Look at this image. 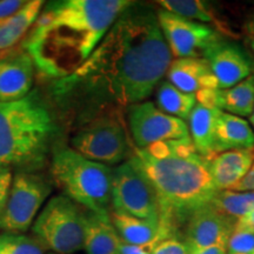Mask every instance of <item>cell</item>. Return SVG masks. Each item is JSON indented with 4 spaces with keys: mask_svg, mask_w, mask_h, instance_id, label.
<instances>
[{
    "mask_svg": "<svg viewBox=\"0 0 254 254\" xmlns=\"http://www.w3.org/2000/svg\"><path fill=\"white\" fill-rule=\"evenodd\" d=\"M172 64V53L159 26L157 11L132 2L107 32L84 65L59 80L62 95L81 90L95 99L129 107L159 86Z\"/></svg>",
    "mask_w": 254,
    "mask_h": 254,
    "instance_id": "6da1fadb",
    "label": "cell"
},
{
    "mask_svg": "<svg viewBox=\"0 0 254 254\" xmlns=\"http://www.w3.org/2000/svg\"><path fill=\"white\" fill-rule=\"evenodd\" d=\"M133 1L57 0L47 2L24 39L23 49L43 77L65 79L90 58Z\"/></svg>",
    "mask_w": 254,
    "mask_h": 254,
    "instance_id": "7a4b0ae2",
    "label": "cell"
},
{
    "mask_svg": "<svg viewBox=\"0 0 254 254\" xmlns=\"http://www.w3.org/2000/svg\"><path fill=\"white\" fill-rule=\"evenodd\" d=\"M157 193L161 208L160 224L177 236L190 215L213 201L217 189L209 168L211 159L198 153H173L172 141L147 148H133L131 155Z\"/></svg>",
    "mask_w": 254,
    "mask_h": 254,
    "instance_id": "3957f363",
    "label": "cell"
},
{
    "mask_svg": "<svg viewBox=\"0 0 254 254\" xmlns=\"http://www.w3.org/2000/svg\"><path fill=\"white\" fill-rule=\"evenodd\" d=\"M56 125L37 91L0 103V168L34 170L45 159Z\"/></svg>",
    "mask_w": 254,
    "mask_h": 254,
    "instance_id": "277c9868",
    "label": "cell"
},
{
    "mask_svg": "<svg viewBox=\"0 0 254 254\" xmlns=\"http://www.w3.org/2000/svg\"><path fill=\"white\" fill-rule=\"evenodd\" d=\"M51 174L65 195L93 213L112 212L113 168L88 160L68 146L52 155Z\"/></svg>",
    "mask_w": 254,
    "mask_h": 254,
    "instance_id": "5b68a950",
    "label": "cell"
},
{
    "mask_svg": "<svg viewBox=\"0 0 254 254\" xmlns=\"http://www.w3.org/2000/svg\"><path fill=\"white\" fill-rule=\"evenodd\" d=\"M32 232L52 253H77L84 245V209L66 195L53 196L34 220Z\"/></svg>",
    "mask_w": 254,
    "mask_h": 254,
    "instance_id": "8992f818",
    "label": "cell"
},
{
    "mask_svg": "<svg viewBox=\"0 0 254 254\" xmlns=\"http://www.w3.org/2000/svg\"><path fill=\"white\" fill-rule=\"evenodd\" d=\"M71 145L84 158L110 167L123 164L131 153L126 129L116 113L88 120L72 136Z\"/></svg>",
    "mask_w": 254,
    "mask_h": 254,
    "instance_id": "52a82bcc",
    "label": "cell"
},
{
    "mask_svg": "<svg viewBox=\"0 0 254 254\" xmlns=\"http://www.w3.org/2000/svg\"><path fill=\"white\" fill-rule=\"evenodd\" d=\"M112 211L153 222L161 220L157 193L131 157L113 168Z\"/></svg>",
    "mask_w": 254,
    "mask_h": 254,
    "instance_id": "ba28073f",
    "label": "cell"
},
{
    "mask_svg": "<svg viewBox=\"0 0 254 254\" xmlns=\"http://www.w3.org/2000/svg\"><path fill=\"white\" fill-rule=\"evenodd\" d=\"M52 192V186L40 174L20 171L13 177L0 228L6 233L21 234L34 222L41 206Z\"/></svg>",
    "mask_w": 254,
    "mask_h": 254,
    "instance_id": "9c48e42d",
    "label": "cell"
},
{
    "mask_svg": "<svg viewBox=\"0 0 254 254\" xmlns=\"http://www.w3.org/2000/svg\"><path fill=\"white\" fill-rule=\"evenodd\" d=\"M128 125L136 148L190 138L185 120L164 113L152 101H142L128 107Z\"/></svg>",
    "mask_w": 254,
    "mask_h": 254,
    "instance_id": "30bf717a",
    "label": "cell"
},
{
    "mask_svg": "<svg viewBox=\"0 0 254 254\" xmlns=\"http://www.w3.org/2000/svg\"><path fill=\"white\" fill-rule=\"evenodd\" d=\"M159 26L172 57L202 58L205 51L222 37L209 25L190 20L160 8L157 11Z\"/></svg>",
    "mask_w": 254,
    "mask_h": 254,
    "instance_id": "8fae6325",
    "label": "cell"
},
{
    "mask_svg": "<svg viewBox=\"0 0 254 254\" xmlns=\"http://www.w3.org/2000/svg\"><path fill=\"white\" fill-rule=\"evenodd\" d=\"M217 78L219 90H227L254 73V60L237 41L220 37L202 56Z\"/></svg>",
    "mask_w": 254,
    "mask_h": 254,
    "instance_id": "7c38bea8",
    "label": "cell"
},
{
    "mask_svg": "<svg viewBox=\"0 0 254 254\" xmlns=\"http://www.w3.org/2000/svg\"><path fill=\"white\" fill-rule=\"evenodd\" d=\"M238 219L222 213L209 204L198 209L185 224L184 243L190 250L205 249L219 244L228 245Z\"/></svg>",
    "mask_w": 254,
    "mask_h": 254,
    "instance_id": "4fadbf2b",
    "label": "cell"
},
{
    "mask_svg": "<svg viewBox=\"0 0 254 254\" xmlns=\"http://www.w3.org/2000/svg\"><path fill=\"white\" fill-rule=\"evenodd\" d=\"M36 66L24 49L0 56V103L20 100L31 93Z\"/></svg>",
    "mask_w": 254,
    "mask_h": 254,
    "instance_id": "5bb4252c",
    "label": "cell"
},
{
    "mask_svg": "<svg viewBox=\"0 0 254 254\" xmlns=\"http://www.w3.org/2000/svg\"><path fill=\"white\" fill-rule=\"evenodd\" d=\"M167 79L180 91L196 93L201 90H218L217 78L204 58H179L172 60Z\"/></svg>",
    "mask_w": 254,
    "mask_h": 254,
    "instance_id": "9a60e30c",
    "label": "cell"
},
{
    "mask_svg": "<svg viewBox=\"0 0 254 254\" xmlns=\"http://www.w3.org/2000/svg\"><path fill=\"white\" fill-rule=\"evenodd\" d=\"M123 240L110 217L84 211V245L86 254H119Z\"/></svg>",
    "mask_w": 254,
    "mask_h": 254,
    "instance_id": "2e32d148",
    "label": "cell"
},
{
    "mask_svg": "<svg viewBox=\"0 0 254 254\" xmlns=\"http://www.w3.org/2000/svg\"><path fill=\"white\" fill-rule=\"evenodd\" d=\"M110 218L120 239L129 245H147L176 237L172 231L163 226L160 222L144 220L113 211L111 212Z\"/></svg>",
    "mask_w": 254,
    "mask_h": 254,
    "instance_id": "e0dca14e",
    "label": "cell"
},
{
    "mask_svg": "<svg viewBox=\"0 0 254 254\" xmlns=\"http://www.w3.org/2000/svg\"><path fill=\"white\" fill-rule=\"evenodd\" d=\"M254 148V131L240 117L220 111L215 131V154L232 150Z\"/></svg>",
    "mask_w": 254,
    "mask_h": 254,
    "instance_id": "ac0fdd59",
    "label": "cell"
},
{
    "mask_svg": "<svg viewBox=\"0 0 254 254\" xmlns=\"http://www.w3.org/2000/svg\"><path fill=\"white\" fill-rule=\"evenodd\" d=\"M44 5L43 0H30L17 13L0 23V52L13 50L21 40L24 41Z\"/></svg>",
    "mask_w": 254,
    "mask_h": 254,
    "instance_id": "d6986e66",
    "label": "cell"
},
{
    "mask_svg": "<svg viewBox=\"0 0 254 254\" xmlns=\"http://www.w3.org/2000/svg\"><path fill=\"white\" fill-rule=\"evenodd\" d=\"M220 110H211L196 104L190 113V136L196 153L201 157L212 159L215 155V131Z\"/></svg>",
    "mask_w": 254,
    "mask_h": 254,
    "instance_id": "ffe728a7",
    "label": "cell"
},
{
    "mask_svg": "<svg viewBox=\"0 0 254 254\" xmlns=\"http://www.w3.org/2000/svg\"><path fill=\"white\" fill-rule=\"evenodd\" d=\"M160 8L171 12L190 20L205 25H212L221 36L236 38L227 24L219 17L217 11L207 1L204 0H160L157 1Z\"/></svg>",
    "mask_w": 254,
    "mask_h": 254,
    "instance_id": "44dd1931",
    "label": "cell"
},
{
    "mask_svg": "<svg viewBox=\"0 0 254 254\" xmlns=\"http://www.w3.org/2000/svg\"><path fill=\"white\" fill-rule=\"evenodd\" d=\"M157 107L164 113L182 120L189 119L196 105L195 93L180 91L170 81H161L155 94Z\"/></svg>",
    "mask_w": 254,
    "mask_h": 254,
    "instance_id": "7402d4cb",
    "label": "cell"
},
{
    "mask_svg": "<svg viewBox=\"0 0 254 254\" xmlns=\"http://www.w3.org/2000/svg\"><path fill=\"white\" fill-rule=\"evenodd\" d=\"M254 109V73L227 90H220V111L237 117H251Z\"/></svg>",
    "mask_w": 254,
    "mask_h": 254,
    "instance_id": "603a6c76",
    "label": "cell"
},
{
    "mask_svg": "<svg viewBox=\"0 0 254 254\" xmlns=\"http://www.w3.org/2000/svg\"><path fill=\"white\" fill-rule=\"evenodd\" d=\"M211 204L222 213L239 219L254 209V190L252 192L220 190Z\"/></svg>",
    "mask_w": 254,
    "mask_h": 254,
    "instance_id": "cb8c5ba5",
    "label": "cell"
},
{
    "mask_svg": "<svg viewBox=\"0 0 254 254\" xmlns=\"http://www.w3.org/2000/svg\"><path fill=\"white\" fill-rule=\"evenodd\" d=\"M45 251L34 237L17 233L0 234V254H45Z\"/></svg>",
    "mask_w": 254,
    "mask_h": 254,
    "instance_id": "d4e9b609",
    "label": "cell"
},
{
    "mask_svg": "<svg viewBox=\"0 0 254 254\" xmlns=\"http://www.w3.org/2000/svg\"><path fill=\"white\" fill-rule=\"evenodd\" d=\"M215 163L239 173L243 178L249 173L254 163V148L250 150H232L222 152L212 158Z\"/></svg>",
    "mask_w": 254,
    "mask_h": 254,
    "instance_id": "484cf974",
    "label": "cell"
},
{
    "mask_svg": "<svg viewBox=\"0 0 254 254\" xmlns=\"http://www.w3.org/2000/svg\"><path fill=\"white\" fill-rule=\"evenodd\" d=\"M228 254H254V231L236 228L228 240Z\"/></svg>",
    "mask_w": 254,
    "mask_h": 254,
    "instance_id": "4316f807",
    "label": "cell"
},
{
    "mask_svg": "<svg viewBox=\"0 0 254 254\" xmlns=\"http://www.w3.org/2000/svg\"><path fill=\"white\" fill-rule=\"evenodd\" d=\"M152 254H190L189 246L177 237L167 238L157 244Z\"/></svg>",
    "mask_w": 254,
    "mask_h": 254,
    "instance_id": "83f0119b",
    "label": "cell"
},
{
    "mask_svg": "<svg viewBox=\"0 0 254 254\" xmlns=\"http://www.w3.org/2000/svg\"><path fill=\"white\" fill-rule=\"evenodd\" d=\"M196 103L211 110H220V90H201L195 93Z\"/></svg>",
    "mask_w": 254,
    "mask_h": 254,
    "instance_id": "f1b7e54d",
    "label": "cell"
},
{
    "mask_svg": "<svg viewBox=\"0 0 254 254\" xmlns=\"http://www.w3.org/2000/svg\"><path fill=\"white\" fill-rule=\"evenodd\" d=\"M12 180H13L12 171L9 168H0V215L5 209Z\"/></svg>",
    "mask_w": 254,
    "mask_h": 254,
    "instance_id": "f546056e",
    "label": "cell"
},
{
    "mask_svg": "<svg viewBox=\"0 0 254 254\" xmlns=\"http://www.w3.org/2000/svg\"><path fill=\"white\" fill-rule=\"evenodd\" d=\"M25 4L24 0H0V21L12 17Z\"/></svg>",
    "mask_w": 254,
    "mask_h": 254,
    "instance_id": "4dcf8cb0",
    "label": "cell"
},
{
    "mask_svg": "<svg viewBox=\"0 0 254 254\" xmlns=\"http://www.w3.org/2000/svg\"><path fill=\"white\" fill-rule=\"evenodd\" d=\"M158 243H151L147 245H129V244L122 243L119 254H152V251Z\"/></svg>",
    "mask_w": 254,
    "mask_h": 254,
    "instance_id": "1f68e13d",
    "label": "cell"
},
{
    "mask_svg": "<svg viewBox=\"0 0 254 254\" xmlns=\"http://www.w3.org/2000/svg\"><path fill=\"white\" fill-rule=\"evenodd\" d=\"M232 190H234V192H252V190H254V163L249 173L241 179V182Z\"/></svg>",
    "mask_w": 254,
    "mask_h": 254,
    "instance_id": "d6a6232c",
    "label": "cell"
},
{
    "mask_svg": "<svg viewBox=\"0 0 254 254\" xmlns=\"http://www.w3.org/2000/svg\"><path fill=\"white\" fill-rule=\"evenodd\" d=\"M190 254H228V252L227 245H225V244H219V245L205 247V249L190 250Z\"/></svg>",
    "mask_w": 254,
    "mask_h": 254,
    "instance_id": "836d02e7",
    "label": "cell"
},
{
    "mask_svg": "<svg viewBox=\"0 0 254 254\" xmlns=\"http://www.w3.org/2000/svg\"><path fill=\"white\" fill-rule=\"evenodd\" d=\"M236 228L238 230H247V231H254V209L251 211L243 217H240L237 220Z\"/></svg>",
    "mask_w": 254,
    "mask_h": 254,
    "instance_id": "e575fe53",
    "label": "cell"
},
{
    "mask_svg": "<svg viewBox=\"0 0 254 254\" xmlns=\"http://www.w3.org/2000/svg\"><path fill=\"white\" fill-rule=\"evenodd\" d=\"M246 28H247V31H249V33L252 34V37H254V15L250 19L249 21H247Z\"/></svg>",
    "mask_w": 254,
    "mask_h": 254,
    "instance_id": "d590c367",
    "label": "cell"
},
{
    "mask_svg": "<svg viewBox=\"0 0 254 254\" xmlns=\"http://www.w3.org/2000/svg\"><path fill=\"white\" fill-rule=\"evenodd\" d=\"M250 122H251V125H252V127H254V109H253L252 114H251V117H250Z\"/></svg>",
    "mask_w": 254,
    "mask_h": 254,
    "instance_id": "8d00e7d4",
    "label": "cell"
},
{
    "mask_svg": "<svg viewBox=\"0 0 254 254\" xmlns=\"http://www.w3.org/2000/svg\"><path fill=\"white\" fill-rule=\"evenodd\" d=\"M250 45H251V47H252V50H253V52H254V37H251Z\"/></svg>",
    "mask_w": 254,
    "mask_h": 254,
    "instance_id": "74e56055",
    "label": "cell"
},
{
    "mask_svg": "<svg viewBox=\"0 0 254 254\" xmlns=\"http://www.w3.org/2000/svg\"><path fill=\"white\" fill-rule=\"evenodd\" d=\"M49 254H58V253H52V252H51V253H49Z\"/></svg>",
    "mask_w": 254,
    "mask_h": 254,
    "instance_id": "f35d334b",
    "label": "cell"
},
{
    "mask_svg": "<svg viewBox=\"0 0 254 254\" xmlns=\"http://www.w3.org/2000/svg\"><path fill=\"white\" fill-rule=\"evenodd\" d=\"M233 254H243V253H233Z\"/></svg>",
    "mask_w": 254,
    "mask_h": 254,
    "instance_id": "ab89813d",
    "label": "cell"
},
{
    "mask_svg": "<svg viewBox=\"0 0 254 254\" xmlns=\"http://www.w3.org/2000/svg\"><path fill=\"white\" fill-rule=\"evenodd\" d=\"M0 23H1V21H0Z\"/></svg>",
    "mask_w": 254,
    "mask_h": 254,
    "instance_id": "60d3db41",
    "label": "cell"
}]
</instances>
